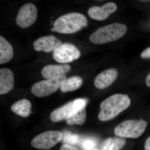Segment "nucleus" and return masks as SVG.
I'll list each match as a JSON object with an SVG mask.
<instances>
[{
	"label": "nucleus",
	"mask_w": 150,
	"mask_h": 150,
	"mask_svg": "<svg viewBox=\"0 0 150 150\" xmlns=\"http://www.w3.org/2000/svg\"><path fill=\"white\" fill-rule=\"evenodd\" d=\"M131 102V100L126 95L116 94L111 96L100 103L98 119L102 121L111 120L128 108Z\"/></svg>",
	"instance_id": "nucleus-1"
},
{
	"label": "nucleus",
	"mask_w": 150,
	"mask_h": 150,
	"mask_svg": "<svg viewBox=\"0 0 150 150\" xmlns=\"http://www.w3.org/2000/svg\"><path fill=\"white\" fill-rule=\"evenodd\" d=\"M79 137L78 135L71 134L70 132H66L64 137V141L67 144L75 145L79 143Z\"/></svg>",
	"instance_id": "nucleus-20"
},
{
	"label": "nucleus",
	"mask_w": 150,
	"mask_h": 150,
	"mask_svg": "<svg viewBox=\"0 0 150 150\" xmlns=\"http://www.w3.org/2000/svg\"><path fill=\"white\" fill-rule=\"evenodd\" d=\"M13 55V48L11 43L1 35L0 36V64L11 61Z\"/></svg>",
	"instance_id": "nucleus-15"
},
{
	"label": "nucleus",
	"mask_w": 150,
	"mask_h": 150,
	"mask_svg": "<svg viewBox=\"0 0 150 150\" xmlns=\"http://www.w3.org/2000/svg\"><path fill=\"white\" fill-rule=\"evenodd\" d=\"M147 125V122L143 119L127 120L115 127L114 134L121 138L137 139L144 134Z\"/></svg>",
	"instance_id": "nucleus-4"
},
{
	"label": "nucleus",
	"mask_w": 150,
	"mask_h": 150,
	"mask_svg": "<svg viewBox=\"0 0 150 150\" xmlns=\"http://www.w3.org/2000/svg\"><path fill=\"white\" fill-rule=\"evenodd\" d=\"M71 70L69 65H48L43 67L41 73L43 78L48 79L64 75Z\"/></svg>",
	"instance_id": "nucleus-13"
},
{
	"label": "nucleus",
	"mask_w": 150,
	"mask_h": 150,
	"mask_svg": "<svg viewBox=\"0 0 150 150\" xmlns=\"http://www.w3.org/2000/svg\"><path fill=\"white\" fill-rule=\"evenodd\" d=\"M93 150H99L98 149H93Z\"/></svg>",
	"instance_id": "nucleus-26"
},
{
	"label": "nucleus",
	"mask_w": 150,
	"mask_h": 150,
	"mask_svg": "<svg viewBox=\"0 0 150 150\" xmlns=\"http://www.w3.org/2000/svg\"><path fill=\"white\" fill-rule=\"evenodd\" d=\"M117 9L115 3L108 2L102 6H93L88 9V16L93 19L103 21L106 19L111 14L115 12Z\"/></svg>",
	"instance_id": "nucleus-10"
},
{
	"label": "nucleus",
	"mask_w": 150,
	"mask_h": 150,
	"mask_svg": "<svg viewBox=\"0 0 150 150\" xmlns=\"http://www.w3.org/2000/svg\"><path fill=\"white\" fill-rule=\"evenodd\" d=\"M38 16L37 8L33 4H25L20 8L16 17L18 25L22 28H27L35 23Z\"/></svg>",
	"instance_id": "nucleus-8"
},
{
	"label": "nucleus",
	"mask_w": 150,
	"mask_h": 150,
	"mask_svg": "<svg viewBox=\"0 0 150 150\" xmlns=\"http://www.w3.org/2000/svg\"><path fill=\"white\" fill-rule=\"evenodd\" d=\"M127 30L125 24L115 23L100 28L90 35L89 40L97 44L112 42L123 37Z\"/></svg>",
	"instance_id": "nucleus-3"
},
{
	"label": "nucleus",
	"mask_w": 150,
	"mask_h": 150,
	"mask_svg": "<svg viewBox=\"0 0 150 150\" xmlns=\"http://www.w3.org/2000/svg\"><path fill=\"white\" fill-rule=\"evenodd\" d=\"M81 56V52L71 43H64L60 45L53 54V58L59 63H67L76 60Z\"/></svg>",
	"instance_id": "nucleus-7"
},
{
	"label": "nucleus",
	"mask_w": 150,
	"mask_h": 150,
	"mask_svg": "<svg viewBox=\"0 0 150 150\" xmlns=\"http://www.w3.org/2000/svg\"><path fill=\"white\" fill-rule=\"evenodd\" d=\"M142 58H150V47L145 49L144 51L142 52L141 55Z\"/></svg>",
	"instance_id": "nucleus-23"
},
{
	"label": "nucleus",
	"mask_w": 150,
	"mask_h": 150,
	"mask_svg": "<svg viewBox=\"0 0 150 150\" xmlns=\"http://www.w3.org/2000/svg\"><path fill=\"white\" fill-rule=\"evenodd\" d=\"M74 111V101H71L54 110L50 114V118L54 122H58L67 119Z\"/></svg>",
	"instance_id": "nucleus-14"
},
{
	"label": "nucleus",
	"mask_w": 150,
	"mask_h": 150,
	"mask_svg": "<svg viewBox=\"0 0 150 150\" xmlns=\"http://www.w3.org/2000/svg\"><path fill=\"white\" fill-rule=\"evenodd\" d=\"M144 149L145 150H150V137L145 142Z\"/></svg>",
	"instance_id": "nucleus-24"
},
{
	"label": "nucleus",
	"mask_w": 150,
	"mask_h": 150,
	"mask_svg": "<svg viewBox=\"0 0 150 150\" xmlns=\"http://www.w3.org/2000/svg\"><path fill=\"white\" fill-rule=\"evenodd\" d=\"M126 143L124 138L118 137L109 138L103 143L101 150H120Z\"/></svg>",
	"instance_id": "nucleus-17"
},
{
	"label": "nucleus",
	"mask_w": 150,
	"mask_h": 150,
	"mask_svg": "<svg viewBox=\"0 0 150 150\" xmlns=\"http://www.w3.org/2000/svg\"><path fill=\"white\" fill-rule=\"evenodd\" d=\"M86 118V106L76 112L70 114L66 119V123L68 125H72L74 124H82L84 123Z\"/></svg>",
	"instance_id": "nucleus-19"
},
{
	"label": "nucleus",
	"mask_w": 150,
	"mask_h": 150,
	"mask_svg": "<svg viewBox=\"0 0 150 150\" xmlns=\"http://www.w3.org/2000/svg\"><path fill=\"white\" fill-rule=\"evenodd\" d=\"M62 44L61 40L54 35H50L38 38L33 42V46L36 51H43V52L48 53L55 51Z\"/></svg>",
	"instance_id": "nucleus-9"
},
{
	"label": "nucleus",
	"mask_w": 150,
	"mask_h": 150,
	"mask_svg": "<svg viewBox=\"0 0 150 150\" xmlns=\"http://www.w3.org/2000/svg\"><path fill=\"white\" fill-rule=\"evenodd\" d=\"M67 76L63 75L57 77L48 79L36 83L32 86L31 92L37 97L42 98L52 94L64 83Z\"/></svg>",
	"instance_id": "nucleus-5"
},
{
	"label": "nucleus",
	"mask_w": 150,
	"mask_h": 150,
	"mask_svg": "<svg viewBox=\"0 0 150 150\" xmlns=\"http://www.w3.org/2000/svg\"><path fill=\"white\" fill-rule=\"evenodd\" d=\"M82 83L83 80L81 78L74 76L67 79L60 88V90L63 93L74 91L79 88Z\"/></svg>",
	"instance_id": "nucleus-18"
},
{
	"label": "nucleus",
	"mask_w": 150,
	"mask_h": 150,
	"mask_svg": "<svg viewBox=\"0 0 150 150\" xmlns=\"http://www.w3.org/2000/svg\"><path fill=\"white\" fill-rule=\"evenodd\" d=\"M63 134L58 131H48L43 132L33 139L31 145L39 149L48 150L55 146L62 140Z\"/></svg>",
	"instance_id": "nucleus-6"
},
{
	"label": "nucleus",
	"mask_w": 150,
	"mask_h": 150,
	"mask_svg": "<svg viewBox=\"0 0 150 150\" xmlns=\"http://www.w3.org/2000/svg\"><path fill=\"white\" fill-rule=\"evenodd\" d=\"M96 146L95 142L90 140H86L82 144V147L84 150H93Z\"/></svg>",
	"instance_id": "nucleus-21"
},
{
	"label": "nucleus",
	"mask_w": 150,
	"mask_h": 150,
	"mask_svg": "<svg viewBox=\"0 0 150 150\" xmlns=\"http://www.w3.org/2000/svg\"><path fill=\"white\" fill-rule=\"evenodd\" d=\"M88 23L84 15L77 12L70 13L59 17L54 22L52 32L62 34H71L79 31Z\"/></svg>",
	"instance_id": "nucleus-2"
},
{
	"label": "nucleus",
	"mask_w": 150,
	"mask_h": 150,
	"mask_svg": "<svg viewBox=\"0 0 150 150\" xmlns=\"http://www.w3.org/2000/svg\"><path fill=\"white\" fill-rule=\"evenodd\" d=\"M118 72L114 69H108L100 73L94 80V85L97 88L103 89L109 86L115 80Z\"/></svg>",
	"instance_id": "nucleus-11"
},
{
	"label": "nucleus",
	"mask_w": 150,
	"mask_h": 150,
	"mask_svg": "<svg viewBox=\"0 0 150 150\" xmlns=\"http://www.w3.org/2000/svg\"><path fill=\"white\" fill-rule=\"evenodd\" d=\"M14 76L12 71L8 68L0 69V94L11 91L14 86Z\"/></svg>",
	"instance_id": "nucleus-12"
},
{
	"label": "nucleus",
	"mask_w": 150,
	"mask_h": 150,
	"mask_svg": "<svg viewBox=\"0 0 150 150\" xmlns=\"http://www.w3.org/2000/svg\"><path fill=\"white\" fill-rule=\"evenodd\" d=\"M31 108V103L26 99L19 100L11 106L12 111L16 113L17 115L23 117L29 116Z\"/></svg>",
	"instance_id": "nucleus-16"
},
{
	"label": "nucleus",
	"mask_w": 150,
	"mask_h": 150,
	"mask_svg": "<svg viewBox=\"0 0 150 150\" xmlns=\"http://www.w3.org/2000/svg\"><path fill=\"white\" fill-rule=\"evenodd\" d=\"M146 85L150 87V72L147 75L146 79Z\"/></svg>",
	"instance_id": "nucleus-25"
},
{
	"label": "nucleus",
	"mask_w": 150,
	"mask_h": 150,
	"mask_svg": "<svg viewBox=\"0 0 150 150\" xmlns=\"http://www.w3.org/2000/svg\"><path fill=\"white\" fill-rule=\"evenodd\" d=\"M60 150H79L77 148L71 146V145L64 144L62 145L60 148Z\"/></svg>",
	"instance_id": "nucleus-22"
}]
</instances>
